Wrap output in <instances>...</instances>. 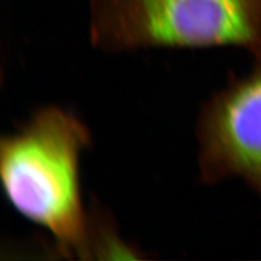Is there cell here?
I'll use <instances>...</instances> for the list:
<instances>
[{
	"label": "cell",
	"mask_w": 261,
	"mask_h": 261,
	"mask_svg": "<svg viewBox=\"0 0 261 261\" xmlns=\"http://www.w3.org/2000/svg\"><path fill=\"white\" fill-rule=\"evenodd\" d=\"M91 137L72 113L37 111L0 144V176L19 212L45 227L61 251L92 258L94 219L81 198L80 158Z\"/></svg>",
	"instance_id": "cell-1"
},
{
	"label": "cell",
	"mask_w": 261,
	"mask_h": 261,
	"mask_svg": "<svg viewBox=\"0 0 261 261\" xmlns=\"http://www.w3.org/2000/svg\"><path fill=\"white\" fill-rule=\"evenodd\" d=\"M89 37L107 51L246 49L261 58V0H88Z\"/></svg>",
	"instance_id": "cell-2"
},
{
	"label": "cell",
	"mask_w": 261,
	"mask_h": 261,
	"mask_svg": "<svg viewBox=\"0 0 261 261\" xmlns=\"http://www.w3.org/2000/svg\"><path fill=\"white\" fill-rule=\"evenodd\" d=\"M197 135L203 182L241 177L261 195V58L203 106Z\"/></svg>",
	"instance_id": "cell-3"
}]
</instances>
